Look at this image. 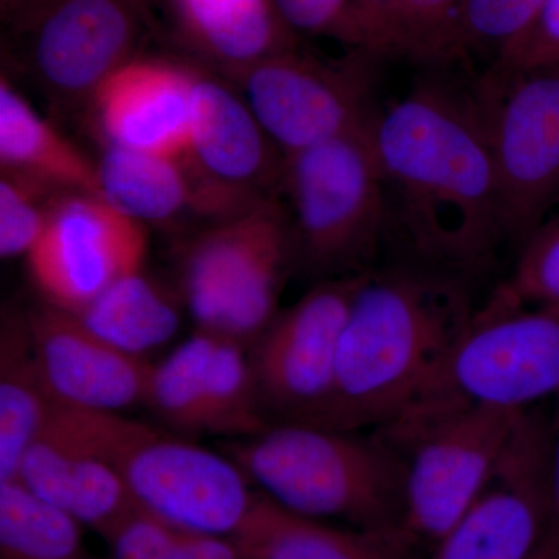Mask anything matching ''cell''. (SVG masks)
<instances>
[{
  "label": "cell",
  "mask_w": 559,
  "mask_h": 559,
  "mask_svg": "<svg viewBox=\"0 0 559 559\" xmlns=\"http://www.w3.org/2000/svg\"><path fill=\"white\" fill-rule=\"evenodd\" d=\"M389 218L432 266L468 271L503 241L498 175L473 87L423 79L371 127Z\"/></svg>",
  "instance_id": "1"
},
{
  "label": "cell",
  "mask_w": 559,
  "mask_h": 559,
  "mask_svg": "<svg viewBox=\"0 0 559 559\" xmlns=\"http://www.w3.org/2000/svg\"><path fill=\"white\" fill-rule=\"evenodd\" d=\"M474 314L454 271L418 264L364 272L342 331L333 399L319 426L388 428L425 395Z\"/></svg>",
  "instance_id": "2"
},
{
  "label": "cell",
  "mask_w": 559,
  "mask_h": 559,
  "mask_svg": "<svg viewBox=\"0 0 559 559\" xmlns=\"http://www.w3.org/2000/svg\"><path fill=\"white\" fill-rule=\"evenodd\" d=\"M272 423L230 441L227 455L283 509L362 530H399L406 460L380 433Z\"/></svg>",
  "instance_id": "3"
},
{
  "label": "cell",
  "mask_w": 559,
  "mask_h": 559,
  "mask_svg": "<svg viewBox=\"0 0 559 559\" xmlns=\"http://www.w3.org/2000/svg\"><path fill=\"white\" fill-rule=\"evenodd\" d=\"M371 127L283 157L297 270L318 282L373 270L390 218Z\"/></svg>",
  "instance_id": "4"
},
{
  "label": "cell",
  "mask_w": 559,
  "mask_h": 559,
  "mask_svg": "<svg viewBox=\"0 0 559 559\" xmlns=\"http://www.w3.org/2000/svg\"><path fill=\"white\" fill-rule=\"evenodd\" d=\"M87 439L119 473L140 513L171 527L234 536L259 491L226 454L116 412H83Z\"/></svg>",
  "instance_id": "5"
},
{
  "label": "cell",
  "mask_w": 559,
  "mask_h": 559,
  "mask_svg": "<svg viewBox=\"0 0 559 559\" xmlns=\"http://www.w3.org/2000/svg\"><path fill=\"white\" fill-rule=\"evenodd\" d=\"M297 246L288 210L266 198L194 235L180 261V299L197 330L252 347L280 311Z\"/></svg>",
  "instance_id": "6"
},
{
  "label": "cell",
  "mask_w": 559,
  "mask_h": 559,
  "mask_svg": "<svg viewBox=\"0 0 559 559\" xmlns=\"http://www.w3.org/2000/svg\"><path fill=\"white\" fill-rule=\"evenodd\" d=\"M547 399L559 400V305L487 300L425 395L392 425L457 407L524 412Z\"/></svg>",
  "instance_id": "7"
},
{
  "label": "cell",
  "mask_w": 559,
  "mask_h": 559,
  "mask_svg": "<svg viewBox=\"0 0 559 559\" xmlns=\"http://www.w3.org/2000/svg\"><path fill=\"white\" fill-rule=\"evenodd\" d=\"M525 412L457 407L373 430L406 460L401 530L432 549L476 502Z\"/></svg>",
  "instance_id": "8"
},
{
  "label": "cell",
  "mask_w": 559,
  "mask_h": 559,
  "mask_svg": "<svg viewBox=\"0 0 559 559\" xmlns=\"http://www.w3.org/2000/svg\"><path fill=\"white\" fill-rule=\"evenodd\" d=\"M498 175L503 241L521 248L559 205V64H496L473 86Z\"/></svg>",
  "instance_id": "9"
},
{
  "label": "cell",
  "mask_w": 559,
  "mask_h": 559,
  "mask_svg": "<svg viewBox=\"0 0 559 559\" xmlns=\"http://www.w3.org/2000/svg\"><path fill=\"white\" fill-rule=\"evenodd\" d=\"M382 58L353 49L322 60L296 47L231 73L240 94L283 157L369 127Z\"/></svg>",
  "instance_id": "10"
},
{
  "label": "cell",
  "mask_w": 559,
  "mask_h": 559,
  "mask_svg": "<svg viewBox=\"0 0 559 559\" xmlns=\"http://www.w3.org/2000/svg\"><path fill=\"white\" fill-rule=\"evenodd\" d=\"M360 275L320 280L280 310L249 348L261 407L272 423L320 425L333 399L337 353Z\"/></svg>",
  "instance_id": "11"
},
{
  "label": "cell",
  "mask_w": 559,
  "mask_h": 559,
  "mask_svg": "<svg viewBox=\"0 0 559 559\" xmlns=\"http://www.w3.org/2000/svg\"><path fill=\"white\" fill-rule=\"evenodd\" d=\"M549 447L550 425L525 412L487 487L430 559H538L557 530Z\"/></svg>",
  "instance_id": "12"
},
{
  "label": "cell",
  "mask_w": 559,
  "mask_h": 559,
  "mask_svg": "<svg viewBox=\"0 0 559 559\" xmlns=\"http://www.w3.org/2000/svg\"><path fill=\"white\" fill-rule=\"evenodd\" d=\"M148 231L97 194L62 193L27 255L44 304L79 314L109 286L145 267Z\"/></svg>",
  "instance_id": "13"
},
{
  "label": "cell",
  "mask_w": 559,
  "mask_h": 559,
  "mask_svg": "<svg viewBox=\"0 0 559 559\" xmlns=\"http://www.w3.org/2000/svg\"><path fill=\"white\" fill-rule=\"evenodd\" d=\"M14 31L47 94L90 103L116 70L139 57L145 20L138 0H51Z\"/></svg>",
  "instance_id": "14"
},
{
  "label": "cell",
  "mask_w": 559,
  "mask_h": 559,
  "mask_svg": "<svg viewBox=\"0 0 559 559\" xmlns=\"http://www.w3.org/2000/svg\"><path fill=\"white\" fill-rule=\"evenodd\" d=\"M27 319L55 406L123 414L145 404L153 362L121 352L72 312L44 301L27 311Z\"/></svg>",
  "instance_id": "15"
},
{
  "label": "cell",
  "mask_w": 559,
  "mask_h": 559,
  "mask_svg": "<svg viewBox=\"0 0 559 559\" xmlns=\"http://www.w3.org/2000/svg\"><path fill=\"white\" fill-rule=\"evenodd\" d=\"M198 70L138 57L112 73L90 105L106 146L183 157Z\"/></svg>",
  "instance_id": "16"
},
{
  "label": "cell",
  "mask_w": 559,
  "mask_h": 559,
  "mask_svg": "<svg viewBox=\"0 0 559 559\" xmlns=\"http://www.w3.org/2000/svg\"><path fill=\"white\" fill-rule=\"evenodd\" d=\"M187 160L213 186L242 200L277 197L283 154L240 91L198 72Z\"/></svg>",
  "instance_id": "17"
},
{
  "label": "cell",
  "mask_w": 559,
  "mask_h": 559,
  "mask_svg": "<svg viewBox=\"0 0 559 559\" xmlns=\"http://www.w3.org/2000/svg\"><path fill=\"white\" fill-rule=\"evenodd\" d=\"M16 479L103 538L135 511L119 473L84 439L64 407H55L22 457Z\"/></svg>",
  "instance_id": "18"
},
{
  "label": "cell",
  "mask_w": 559,
  "mask_h": 559,
  "mask_svg": "<svg viewBox=\"0 0 559 559\" xmlns=\"http://www.w3.org/2000/svg\"><path fill=\"white\" fill-rule=\"evenodd\" d=\"M97 164L103 200L145 226L190 215L213 223L260 202L213 186L186 157L106 146Z\"/></svg>",
  "instance_id": "19"
},
{
  "label": "cell",
  "mask_w": 559,
  "mask_h": 559,
  "mask_svg": "<svg viewBox=\"0 0 559 559\" xmlns=\"http://www.w3.org/2000/svg\"><path fill=\"white\" fill-rule=\"evenodd\" d=\"M234 538L249 559H414L403 530L337 527L283 509L259 492Z\"/></svg>",
  "instance_id": "20"
},
{
  "label": "cell",
  "mask_w": 559,
  "mask_h": 559,
  "mask_svg": "<svg viewBox=\"0 0 559 559\" xmlns=\"http://www.w3.org/2000/svg\"><path fill=\"white\" fill-rule=\"evenodd\" d=\"M180 36L224 72L299 47L274 0H171Z\"/></svg>",
  "instance_id": "21"
},
{
  "label": "cell",
  "mask_w": 559,
  "mask_h": 559,
  "mask_svg": "<svg viewBox=\"0 0 559 559\" xmlns=\"http://www.w3.org/2000/svg\"><path fill=\"white\" fill-rule=\"evenodd\" d=\"M0 165L53 193L102 197L98 164L25 100L11 80H0Z\"/></svg>",
  "instance_id": "22"
},
{
  "label": "cell",
  "mask_w": 559,
  "mask_h": 559,
  "mask_svg": "<svg viewBox=\"0 0 559 559\" xmlns=\"http://www.w3.org/2000/svg\"><path fill=\"white\" fill-rule=\"evenodd\" d=\"M27 311L7 310L0 325V481L16 479L21 460L53 414Z\"/></svg>",
  "instance_id": "23"
},
{
  "label": "cell",
  "mask_w": 559,
  "mask_h": 559,
  "mask_svg": "<svg viewBox=\"0 0 559 559\" xmlns=\"http://www.w3.org/2000/svg\"><path fill=\"white\" fill-rule=\"evenodd\" d=\"M75 316L92 333L140 359L167 345L180 329L179 301L145 267L114 283Z\"/></svg>",
  "instance_id": "24"
},
{
  "label": "cell",
  "mask_w": 559,
  "mask_h": 559,
  "mask_svg": "<svg viewBox=\"0 0 559 559\" xmlns=\"http://www.w3.org/2000/svg\"><path fill=\"white\" fill-rule=\"evenodd\" d=\"M462 0H356L366 50L423 64L459 60Z\"/></svg>",
  "instance_id": "25"
},
{
  "label": "cell",
  "mask_w": 559,
  "mask_h": 559,
  "mask_svg": "<svg viewBox=\"0 0 559 559\" xmlns=\"http://www.w3.org/2000/svg\"><path fill=\"white\" fill-rule=\"evenodd\" d=\"M83 528L20 480L0 481V559H94Z\"/></svg>",
  "instance_id": "26"
},
{
  "label": "cell",
  "mask_w": 559,
  "mask_h": 559,
  "mask_svg": "<svg viewBox=\"0 0 559 559\" xmlns=\"http://www.w3.org/2000/svg\"><path fill=\"white\" fill-rule=\"evenodd\" d=\"M270 425L261 407L249 348L215 336L205 369L204 433L240 440Z\"/></svg>",
  "instance_id": "27"
},
{
  "label": "cell",
  "mask_w": 559,
  "mask_h": 559,
  "mask_svg": "<svg viewBox=\"0 0 559 559\" xmlns=\"http://www.w3.org/2000/svg\"><path fill=\"white\" fill-rule=\"evenodd\" d=\"M215 334L197 330L151 367L145 404L154 417L179 433H204L205 369Z\"/></svg>",
  "instance_id": "28"
},
{
  "label": "cell",
  "mask_w": 559,
  "mask_h": 559,
  "mask_svg": "<svg viewBox=\"0 0 559 559\" xmlns=\"http://www.w3.org/2000/svg\"><path fill=\"white\" fill-rule=\"evenodd\" d=\"M105 539L110 559H249L234 536L171 527L138 510Z\"/></svg>",
  "instance_id": "29"
},
{
  "label": "cell",
  "mask_w": 559,
  "mask_h": 559,
  "mask_svg": "<svg viewBox=\"0 0 559 559\" xmlns=\"http://www.w3.org/2000/svg\"><path fill=\"white\" fill-rule=\"evenodd\" d=\"M488 301L502 307L559 305V212L521 246L509 277Z\"/></svg>",
  "instance_id": "30"
},
{
  "label": "cell",
  "mask_w": 559,
  "mask_h": 559,
  "mask_svg": "<svg viewBox=\"0 0 559 559\" xmlns=\"http://www.w3.org/2000/svg\"><path fill=\"white\" fill-rule=\"evenodd\" d=\"M547 0H462L459 10L460 57L495 53V61L538 21Z\"/></svg>",
  "instance_id": "31"
},
{
  "label": "cell",
  "mask_w": 559,
  "mask_h": 559,
  "mask_svg": "<svg viewBox=\"0 0 559 559\" xmlns=\"http://www.w3.org/2000/svg\"><path fill=\"white\" fill-rule=\"evenodd\" d=\"M62 194V193H61ZM60 193L43 189L16 176L0 179V255L3 260L24 257L35 248L47 218L51 202Z\"/></svg>",
  "instance_id": "32"
},
{
  "label": "cell",
  "mask_w": 559,
  "mask_h": 559,
  "mask_svg": "<svg viewBox=\"0 0 559 559\" xmlns=\"http://www.w3.org/2000/svg\"><path fill=\"white\" fill-rule=\"evenodd\" d=\"M283 20L297 36L340 40L366 50L356 0H274Z\"/></svg>",
  "instance_id": "33"
},
{
  "label": "cell",
  "mask_w": 559,
  "mask_h": 559,
  "mask_svg": "<svg viewBox=\"0 0 559 559\" xmlns=\"http://www.w3.org/2000/svg\"><path fill=\"white\" fill-rule=\"evenodd\" d=\"M495 62L507 68L559 64V0H547L535 25Z\"/></svg>",
  "instance_id": "34"
},
{
  "label": "cell",
  "mask_w": 559,
  "mask_h": 559,
  "mask_svg": "<svg viewBox=\"0 0 559 559\" xmlns=\"http://www.w3.org/2000/svg\"><path fill=\"white\" fill-rule=\"evenodd\" d=\"M557 401V417L550 425L549 480L551 506H554L555 521L559 528V400Z\"/></svg>",
  "instance_id": "35"
},
{
  "label": "cell",
  "mask_w": 559,
  "mask_h": 559,
  "mask_svg": "<svg viewBox=\"0 0 559 559\" xmlns=\"http://www.w3.org/2000/svg\"><path fill=\"white\" fill-rule=\"evenodd\" d=\"M50 2L51 0H0V9L3 21L9 22L14 28Z\"/></svg>",
  "instance_id": "36"
},
{
  "label": "cell",
  "mask_w": 559,
  "mask_h": 559,
  "mask_svg": "<svg viewBox=\"0 0 559 559\" xmlns=\"http://www.w3.org/2000/svg\"><path fill=\"white\" fill-rule=\"evenodd\" d=\"M538 559H559V528L555 530L554 536H551L549 544Z\"/></svg>",
  "instance_id": "37"
}]
</instances>
